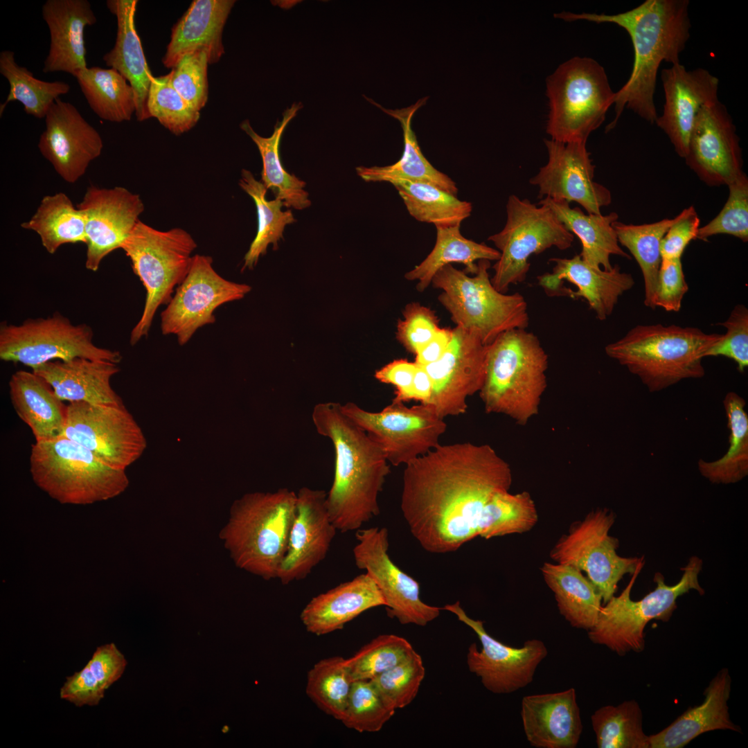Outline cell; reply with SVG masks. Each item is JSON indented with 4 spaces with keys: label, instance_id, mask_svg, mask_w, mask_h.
<instances>
[{
    "label": "cell",
    "instance_id": "8d00e7d4",
    "mask_svg": "<svg viewBox=\"0 0 748 748\" xmlns=\"http://www.w3.org/2000/svg\"><path fill=\"white\" fill-rule=\"evenodd\" d=\"M537 204L550 208L564 227L579 238L582 245L580 256L591 267L608 271L613 267L611 256L631 258L621 247L613 226L618 218L616 213L586 214L579 207L571 208L567 202L547 197L541 199Z\"/></svg>",
    "mask_w": 748,
    "mask_h": 748
},
{
    "label": "cell",
    "instance_id": "f546056e",
    "mask_svg": "<svg viewBox=\"0 0 748 748\" xmlns=\"http://www.w3.org/2000/svg\"><path fill=\"white\" fill-rule=\"evenodd\" d=\"M32 370L50 384L62 401L124 405L110 384L112 376L120 371L113 362L78 357L48 362Z\"/></svg>",
    "mask_w": 748,
    "mask_h": 748
},
{
    "label": "cell",
    "instance_id": "4fadbf2b",
    "mask_svg": "<svg viewBox=\"0 0 748 748\" xmlns=\"http://www.w3.org/2000/svg\"><path fill=\"white\" fill-rule=\"evenodd\" d=\"M92 328L73 324L59 312L47 318L28 319L21 324L1 323L0 359L33 368L48 362L75 358L104 359L118 364V351L98 347Z\"/></svg>",
    "mask_w": 748,
    "mask_h": 748
},
{
    "label": "cell",
    "instance_id": "4dcf8cb0",
    "mask_svg": "<svg viewBox=\"0 0 748 748\" xmlns=\"http://www.w3.org/2000/svg\"><path fill=\"white\" fill-rule=\"evenodd\" d=\"M233 0H195L172 29L170 40L162 58L167 68L174 67L186 55L204 51L209 64L224 53L222 32Z\"/></svg>",
    "mask_w": 748,
    "mask_h": 748
},
{
    "label": "cell",
    "instance_id": "5b68a950",
    "mask_svg": "<svg viewBox=\"0 0 748 748\" xmlns=\"http://www.w3.org/2000/svg\"><path fill=\"white\" fill-rule=\"evenodd\" d=\"M722 335L695 327L638 325L607 344L606 355L636 375L650 392L705 375L702 359Z\"/></svg>",
    "mask_w": 748,
    "mask_h": 748
},
{
    "label": "cell",
    "instance_id": "91938a15",
    "mask_svg": "<svg viewBox=\"0 0 748 748\" xmlns=\"http://www.w3.org/2000/svg\"><path fill=\"white\" fill-rule=\"evenodd\" d=\"M719 324L727 332L707 350L705 357H727L735 361L740 372H744L748 366V309L745 305H736L728 319Z\"/></svg>",
    "mask_w": 748,
    "mask_h": 748
},
{
    "label": "cell",
    "instance_id": "d4e9b609",
    "mask_svg": "<svg viewBox=\"0 0 748 748\" xmlns=\"http://www.w3.org/2000/svg\"><path fill=\"white\" fill-rule=\"evenodd\" d=\"M326 495L308 487L296 493L287 549L276 576L283 585L305 578L328 554L337 530L328 513Z\"/></svg>",
    "mask_w": 748,
    "mask_h": 748
},
{
    "label": "cell",
    "instance_id": "f907efd6",
    "mask_svg": "<svg viewBox=\"0 0 748 748\" xmlns=\"http://www.w3.org/2000/svg\"><path fill=\"white\" fill-rule=\"evenodd\" d=\"M538 520L535 502L526 491L512 494L497 492L486 506L478 529V536L486 540L532 529Z\"/></svg>",
    "mask_w": 748,
    "mask_h": 748
},
{
    "label": "cell",
    "instance_id": "3957f363",
    "mask_svg": "<svg viewBox=\"0 0 748 748\" xmlns=\"http://www.w3.org/2000/svg\"><path fill=\"white\" fill-rule=\"evenodd\" d=\"M312 420L335 451V472L326 506L337 530L357 531L380 513L378 497L391 472L379 446L335 402L315 404Z\"/></svg>",
    "mask_w": 748,
    "mask_h": 748
},
{
    "label": "cell",
    "instance_id": "6125c7cd",
    "mask_svg": "<svg viewBox=\"0 0 748 748\" xmlns=\"http://www.w3.org/2000/svg\"><path fill=\"white\" fill-rule=\"evenodd\" d=\"M688 290L681 258L661 259L654 297L655 308L679 312Z\"/></svg>",
    "mask_w": 748,
    "mask_h": 748
},
{
    "label": "cell",
    "instance_id": "c3c4849f",
    "mask_svg": "<svg viewBox=\"0 0 748 748\" xmlns=\"http://www.w3.org/2000/svg\"><path fill=\"white\" fill-rule=\"evenodd\" d=\"M239 185L253 199L257 211L256 235L244 256L242 267V269H252L259 258L266 253L269 244H272L274 248L277 247L278 240L283 238L285 227L294 222L295 218L290 209L282 211L281 208L285 206L280 199H267V188L250 171L242 170Z\"/></svg>",
    "mask_w": 748,
    "mask_h": 748
},
{
    "label": "cell",
    "instance_id": "03108f58",
    "mask_svg": "<svg viewBox=\"0 0 748 748\" xmlns=\"http://www.w3.org/2000/svg\"><path fill=\"white\" fill-rule=\"evenodd\" d=\"M453 335V329L440 328L433 337L415 355L414 362L427 366L438 361L447 349Z\"/></svg>",
    "mask_w": 748,
    "mask_h": 748
},
{
    "label": "cell",
    "instance_id": "11a10c76",
    "mask_svg": "<svg viewBox=\"0 0 748 748\" xmlns=\"http://www.w3.org/2000/svg\"><path fill=\"white\" fill-rule=\"evenodd\" d=\"M395 710L380 696L370 680L352 683L341 722L358 732H377L393 717Z\"/></svg>",
    "mask_w": 748,
    "mask_h": 748
},
{
    "label": "cell",
    "instance_id": "8992f818",
    "mask_svg": "<svg viewBox=\"0 0 748 748\" xmlns=\"http://www.w3.org/2000/svg\"><path fill=\"white\" fill-rule=\"evenodd\" d=\"M296 510V493L286 488L235 500L220 537L236 567L265 580L276 578Z\"/></svg>",
    "mask_w": 748,
    "mask_h": 748
},
{
    "label": "cell",
    "instance_id": "44dd1931",
    "mask_svg": "<svg viewBox=\"0 0 748 748\" xmlns=\"http://www.w3.org/2000/svg\"><path fill=\"white\" fill-rule=\"evenodd\" d=\"M486 346L472 332L453 328L450 344L436 362L423 366L432 382L428 403L443 418L464 414L467 400L481 389L485 372Z\"/></svg>",
    "mask_w": 748,
    "mask_h": 748
},
{
    "label": "cell",
    "instance_id": "836d02e7",
    "mask_svg": "<svg viewBox=\"0 0 748 748\" xmlns=\"http://www.w3.org/2000/svg\"><path fill=\"white\" fill-rule=\"evenodd\" d=\"M137 3L136 0L107 1V8L116 17L117 33L114 47L103 55V60L132 87L136 101L135 115L139 121H143L150 118L147 101L154 76L135 27Z\"/></svg>",
    "mask_w": 748,
    "mask_h": 748
},
{
    "label": "cell",
    "instance_id": "b9f144b4",
    "mask_svg": "<svg viewBox=\"0 0 748 748\" xmlns=\"http://www.w3.org/2000/svg\"><path fill=\"white\" fill-rule=\"evenodd\" d=\"M723 404L729 429V447L721 458L713 461L700 459L698 470L712 483H737L748 474V416L743 398L729 392Z\"/></svg>",
    "mask_w": 748,
    "mask_h": 748
},
{
    "label": "cell",
    "instance_id": "52a82bcc",
    "mask_svg": "<svg viewBox=\"0 0 748 748\" xmlns=\"http://www.w3.org/2000/svg\"><path fill=\"white\" fill-rule=\"evenodd\" d=\"M477 265L472 276L451 264L445 265L431 284L442 291L438 299L456 327L474 333L487 346L506 331L526 329L529 315L523 295L502 293L493 286L489 260H479Z\"/></svg>",
    "mask_w": 748,
    "mask_h": 748
},
{
    "label": "cell",
    "instance_id": "4316f807",
    "mask_svg": "<svg viewBox=\"0 0 748 748\" xmlns=\"http://www.w3.org/2000/svg\"><path fill=\"white\" fill-rule=\"evenodd\" d=\"M551 272L537 276L538 285L551 296H567L587 301L600 321L613 312L619 297L635 282L630 274L621 272L618 265L606 271L591 267L580 254L571 258H551Z\"/></svg>",
    "mask_w": 748,
    "mask_h": 748
},
{
    "label": "cell",
    "instance_id": "f6af8a7d",
    "mask_svg": "<svg viewBox=\"0 0 748 748\" xmlns=\"http://www.w3.org/2000/svg\"><path fill=\"white\" fill-rule=\"evenodd\" d=\"M397 189L409 213L416 220L436 226L461 225L472 213L470 202L458 199L433 185L408 180L391 183Z\"/></svg>",
    "mask_w": 748,
    "mask_h": 748
},
{
    "label": "cell",
    "instance_id": "ab89813d",
    "mask_svg": "<svg viewBox=\"0 0 748 748\" xmlns=\"http://www.w3.org/2000/svg\"><path fill=\"white\" fill-rule=\"evenodd\" d=\"M461 225L454 226H436V239L434 248L428 256L413 269L404 274L410 281L417 280L416 289L424 292L431 283L436 273L443 267L452 263L465 265L466 274H475L481 260L497 261L500 252L485 243H478L465 238L460 231Z\"/></svg>",
    "mask_w": 748,
    "mask_h": 748
},
{
    "label": "cell",
    "instance_id": "be15d7a7",
    "mask_svg": "<svg viewBox=\"0 0 748 748\" xmlns=\"http://www.w3.org/2000/svg\"><path fill=\"white\" fill-rule=\"evenodd\" d=\"M700 218L692 206L678 214L677 220L664 235L660 246L661 259L681 258L686 247L697 239Z\"/></svg>",
    "mask_w": 748,
    "mask_h": 748
},
{
    "label": "cell",
    "instance_id": "d6986e66",
    "mask_svg": "<svg viewBox=\"0 0 748 748\" xmlns=\"http://www.w3.org/2000/svg\"><path fill=\"white\" fill-rule=\"evenodd\" d=\"M355 538L357 544L353 549L355 564L375 581L389 617L402 625L425 626L439 616L442 608L423 602L418 582L391 559L386 528H360Z\"/></svg>",
    "mask_w": 748,
    "mask_h": 748
},
{
    "label": "cell",
    "instance_id": "7402d4cb",
    "mask_svg": "<svg viewBox=\"0 0 748 748\" xmlns=\"http://www.w3.org/2000/svg\"><path fill=\"white\" fill-rule=\"evenodd\" d=\"M684 159L709 186H727L743 172L740 139L727 108L719 100L699 112Z\"/></svg>",
    "mask_w": 748,
    "mask_h": 748
},
{
    "label": "cell",
    "instance_id": "003e7915",
    "mask_svg": "<svg viewBox=\"0 0 748 748\" xmlns=\"http://www.w3.org/2000/svg\"><path fill=\"white\" fill-rule=\"evenodd\" d=\"M432 388V382L425 368L417 364L413 381L412 400L428 403L431 396Z\"/></svg>",
    "mask_w": 748,
    "mask_h": 748
},
{
    "label": "cell",
    "instance_id": "e0dca14e",
    "mask_svg": "<svg viewBox=\"0 0 748 748\" xmlns=\"http://www.w3.org/2000/svg\"><path fill=\"white\" fill-rule=\"evenodd\" d=\"M211 256H193L190 270L161 313L163 335H175L180 345L186 344L199 328L215 323L220 305L242 299L251 290L246 284L229 281L213 267Z\"/></svg>",
    "mask_w": 748,
    "mask_h": 748
},
{
    "label": "cell",
    "instance_id": "6da1fadb",
    "mask_svg": "<svg viewBox=\"0 0 748 748\" xmlns=\"http://www.w3.org/2000/svg\"><path fill=\"white\" fill-rule=\"evenodd\" d=\"M513 482L510 465L488 444H439L405 465L401 510L431 553L457 551L478 536L488 504Z\"/></svg>",
    "mask_w": 748,
    "mask_h": 748
},
{
    "label": "cell",
    "instance_id": "681fc988",
    "mask_svg": "<svg viewBox=\"0 0 748 748\" xmlns=\"http://www.w3.org/2000/svg\"><path fill=\"white\" fill-rule=\"evenodd\" d=\"M591 720L598 748H650L642 711L635 700L602 706Z\"/></svg>",
    "mask_w": 748,
    "mask_h": 748
},
{
    "label": "cell",
    "instance_id": "277c9868",
    "mask_svg": "<svg viewBox=\"0 0 748 748\" xmlns=\"http://www.w3.org/2000/svg\"><path fill=\"white\" fill-rule=\"evenodd\" d=\"M548 355L539 338L513 329L486 346L485 372L479 391L485 411L526 425L539 412L547 386Z\"/></svg>",
    "mask_w": 748,
    "mask_h": 748
},
{
    "label": "cell",
    "instance_id": "d6a6232c",
    "mask_svg": "<svg viewBox=\"0 0 748 748\" xmlns=\"http://www.w3.org/2000/svg\"><path fill=\"white\" fill-rule=\"evenodd\" d=\"M731 686L729 670L722 668L705 689L700 705L688 708L667 727L648 736L650 748H682L700 735L714 730L740 732L729 712Z\"/></svg>",
    "mask_w": 748,
    "mask_h": 748
},
{
    "label": "cell",
    "instance_id": "e7e4bbea",
    "mask_svg": "<svg viewBox=\"0 0 748 748\" xmlns=\"http://www.w3.org/2000/svg\"><path fill=\"white\" fill-rule=\"evenodd\" d=\"M417 364L406 359H395L375 373V377L382 383L395 386L393 401L405 402L412 400V386Z\"/></svg>",
    "mask_w": 748,
    "mask_h": 748
},
{
    "label": "cell",
    "instance_id": "680465c9",
    "mask_svg": "<svg viewBox=\"0 0 748 748\" xmlns=\"http://www.w3.org/2000/svg\"><path fill=\"white\" fill-rule=\"evenodd\" d=\"M208 64L206 53L197 51L184 55L168 73L173 88L198 112L208 100Z\"/></svg>",
    "mask_w": 748,
    "mask_h": 748
},
{
    "label": "cell",
    "instance_id": "1f68e13d",
    "mask_svg": "<svg viewBox=\"0 0 748 748\" xmlns=\"http://www.w3.org/2000/svg\"><path fill=\"white\" fill-rule=\"evenodd\" d=\"M385 606L384 599L366 572L312 598L300 618L308 632L317 636L342 629L368 609Z\"/></svg>",
    "mask_w": 748,
    "mask_h": 748
},
{
    "label": "cell",
    "instance_id": "7bdbcfd3",
    "mask_svg": "<svg viewBox=\"0 0 748 748\" xmlns=\"http://www.w3.org/2000/svg\"><path fill=\"white\" fill-rule=\"evenodd\" d=\"M21 226L37 233L51 254L63 244L86 242L84 215L61 192L44 196L34 215Z\"/></svg>",
    "mask_w": 748,
    "mask_h": 748
},
{
    "label": "cell",
    "instance_id": "9a60e30c",
    "mask_svg": "<svg viewBox=\"0 0 748 748\" xmlns=\"http://www.w3.org/2000/svg\"><path fill=\"white\" fill-rule=\"evenodd\" d=\"M614 521V513L607 508L591 511L558 541L550 553L556 563L585 572L604 603L614 596L623 576L632 575L645 561L643 556L624 558L616 553L618 540L609 535Z\"/></svg>",
    "mask_w": 748,
    "mask_h": 748
},
{
    "label": "cell",
    "instance_id": "74e56055",
    "mask_svg": "<svg viewBox=\"0 0 748 748\" xmlns=\"http://www.w3.org/2000/svg\"><path fill=\"white\" fill-rule=\"evenodd\" d=\"M541 571L554 594L560 613L577 629L590 630L602 607V596L579 569L563 564L545 562Z\"/></svg>",
    "mask_w": 748,
    "mask_h": 748
},
{
    "label": "cell",
    "instance_id": "816d5d0a",
    "mask_svg": "<svg viewBox=\"0 0 748 748\" xmlns=\"http://www.w3.org/2000/svg\"><path fill=\"white\" fill-rule=\"evenodd\" d=\"M352 683L346 659L330 657L317 662L308 673L306 694L319 709L341 721Z\"/></svg>",
    "mask_w": 748,
    "mask_h": 748
},
{
    "label": "cell",
    "instance_id": "ac0fdd59",
    "mask_svg": "<svg viewBox=\"0 0 748 748\" xmlns=\"http://www.w3.org/2000/svg\"><path fill=\"white\" fill-rule=\"evenodd\" d=\"M441 608L454 614L477 635L481 648L479 650L475 643L470 645L467 664L470 671L480 678L488 691L495 694H508L533 682L537 666L548 654L542 641L528 639L520 648L512 647L488 634L483 622L470 618L459 601Z\"/></svg>",
    "mask_w": 748,
    "mask_h": 748
},
{
    "label": "cell",
    "instance_id": "83f0119b",
    "mask_svg": "<svg viewBox=\"0 0 748 748\" xmlns=\"http://www.w3.org/2000/svg\"><path fill=\"white\" fill-rule=\"evenodd\" d=\"M520 713L526 740L532 747H577L583 725L573 688L526 695L522 700Z\"/></svg>",
    "mask_w": 748,
    "mask_h": 748
},
{
    "label": "cell",
    "instance_id": "484cf974",
    "mask_svg": "<svg viewBox=\"0 0 748 748\" xmlns=\"http://www.w3.org/2000/svg\"><path fill=\"white\" fill-rule=\"evenodd\" d=\"M665 102L654 123L684 159L696 118L706 105L719 100V79L703 68L687 69L680 62L661 72Z\"/></svg>",
    "mask_w": 748,
    "mask_h": 748
},
{
    "label": "cell",
    "instance_id": "9c48e42d",
    "mask_svg": "<svg viewBox=\"0 0 748 748\" xmlns=\"http://www.w3.org/2000/svg\"><path fill=\"white\" fill-rule=\"evenodd\" d=\"M645 561L639 565L622 592L618 596H613L602 605L596 623L588 630V637L592 643L605 645L620 656L631 651H643L646 625L654 619L667 622L677 608L676 602L679 596L691 589L700 595L704 594L698 581L702 560L693 555L682 569L683 574L677 584L666 585L664 576L656 572L654 589L641 600H632V587Z\"/></svg>",
    "mask_w": 748,
    "mask_h": 748
},
{
    "label": "cell",
    "instance_id": "2e32d148",
    "mask_svg": "<svg viewBox=\"0 0 748 748\" xmlns=\"http://www.w3.org/2000/svg\"><path fill=\"white\" fill-rule=\"evenodd\" d=\"M62 436L87 448L105 465L123 470L147 447L141 427L125 405L69 402Z\"/></svg>",
    "mask_w": 748,
    "mask_h": 748
},
{
    "label": "cell",
    "instance_id": "ba28073f",
    "mask_svg": "<svg viewBox=\"0 0 748 748\" xmlns=\"http://www.w3.org/2000/svg\"><path fill=\"white\" fill-rule=\"evenodd\" d=\"M30 471L35 484L62 504L108 500L129 485L125 470L105 465L64 436L35 441L31 446Z\"/></svg>",
    "mask_w": 748,
    "mask_h": 748
},
{
    "label": "cell",
    "instance_id": "ffe728a7",
    "mask_svg": "<svg viewBox=\"0 0 748 748\" xmlns=\"http://www.w3.org/2000/svg\"><path fill=\"white\" fill-rule=\"evenodd\" d=\"M546 164L529 182L538 188V198L579 204L587 213L601 214L612 202L608 188L594 180L595 166L586 143L544 139Z\"/></svg>",
    "mask_w": 748,
    "mask_h": 748
},
{
    "label": "cell",
    "instance_id": "7a4b0ae2",
    "mask_svg": "<svg viewBox=\"0 0 748 748\" xmlns=\"http://www.w3.org/2000/svg\"><path fill=\"white\" fill-rule=\"evenodd\" d=\"M688 0H645L624 12L606 15L563 12L555 17L566 21L584 19L598 24L612 23L628 33L634 48L630 75L615 92V118L612 129L625 108L653 124L658 117L654 96L657 73L663 62L679 63L681 53L690 38L691 28Z\"/></svg>",
    "mask_w": 748,
    "mask_h": 748
},
{
    "label": "cell",
    "instance_id": "ee69618b",
    "mask_svg": "<svg viewBox=\"0 0 748 748\" xmlns=\"http://www.w3.org/2000/svg\"><path fill=\"white\" fill-rule=\"evenodd\" d=\"M75 78L89 107L101 119L130 121L136 111L134 91L116 70L87 67Z\"/></svg>",
    "mask_w": 748,
    "mask_h": 748
},
{
    "label": "cell",
    "instance_id": "7c38bea8",
    "mask_svg": "<svg viewBox=\"0 0 748 748\" xmlns=\"http://www.w3.org/2000/svg\"><path fill=\"white\" fill-rule=\"evenodd\" d=\"M509 196L506 204V222L503 229L488 237L500 252L492 266L493 286L506 293L510 285L523 283L530 269V257L553 247L560 250L570 248L574 235L546 206Z\"/></svg>",
    "mask_w": 748,
    "mask_h": 748
},
{
    "label": "cell",
    "instance_id": "8fae6325",
    "mask_svg": "<svg viewBox=\"0 0 748 748\" xmlns=\"http://www.w3.org/2000/svg\"><path fill=\"white\" fill-rule=\"evenodd\" d=\"M196 247L183 229L159 231L141 220L121 245L146 291L141 317L131 331L132 345L148 336L157 309L170 302L175 287L186 277Z\"/></svg>",
    "mask_w": 748,
    "mask_h": 748
},
{
    "label": "cell",
    "instance_id": "f5cc1de1",
    "mask_svg": "<svg viewBox=\"0 0 748 748\" xmlns=\"http://www.w3.org/2000/svg\"><path fill=\"white\" fill-rule=\"evenodd\" d=\"M414 651L403 637L380 634L346 659V664L353 682L371 680L407 659Z\"/></svg>",
    "mask_w": 748,
    "mask_h": 748
},
{
    "label": "cell",
    "instance_id": "6f0895ef",
    "mask_svg": "<svg viewBox=\"0 0 748 748\" xmlns=\"http://www.w3.org/2000/svg\"><path fill=\"white\" fill-rule=\"evenodd\" d=\"M729 196L720 212L700 227L697 238L707 240L717 234H728L748 241V178L743 172L727 185Z\"/></svg>",
    "mask_w": 748,
    "mask_h": 748
},
{
    "label": "cell",
    "instance_id": "603a6c76",
    "mask_svg": "<svg viewBox=\"0 0 748 748\" xmlns=\"http://www.w3.org/2000/svg\"><path fill=\"white\" fill-rule=\"evenodd\" d=\"M77 207L85 221V267L92 271H98L105 257L121 249L144 211L140 196L122 186L91 185Z\"/></svg>",
    "mask_w": 748,
    "mask_h": 748
},
{
    "label": "cell",
    "instance_id": "bcb514c9",
    "mask_svg": "<svg viewBox=\"0 0 748 748\" xmlns=\"http://www.w3.org/2000/svg\"><path fill=\"white\" fill-rule=\"evenodd\" d=\"M672 219L644 224H613L619 244L627 248L637 262L644 281V305L655 309L654 297L657 276L661 262L660 246L668 229L677 220Z\"/></svg>",
    "mask_w": 748,
    "mask_h": 748
},
{
    "label": "cell",
    "instance_id": "db71d44e",
    "mask_svg": "<svg viewBox=\"0 0 748 748\" xmlns=\"http://www.w3.org/2000/svg\"><path fill=\"white\" fill-rule=\"evenodd\" d=\"M149 115L172 133L179 135L192 129L198 122L199 112L190 107L173 88L169 74L154 77L148 92Z\"/></svg>",
    "mask_w": 748,
    "mask_h": 748
},
{
    "label": "cell",
    "instance_id": "e575fe53",
    "mask_svg": "<svg viewBox=\"0 0 748 748\" xmlns=\"http://www.w3.org/2000/svg\"><path fill=\"white\" fill-rule=\"evenodd\" d=\"M366 99L400 121L403 130L404 150L401 158L392 165L357 167L356 172L359 177L368 182L386 181L391 184L398 180L423 182L456 195L458 192L456 183L447 175L435 168L425 158L411 128L413 116L420 107L425 105L428 97L420 98L415 104L400 109H387L373 100Z\"/></svg>",
    "mask_w": 748,
    "mask_h": 748
},
{
    "label": "cell",
    "instance_id": "94428289",
    "mask_svg": "<svg viewBox=\"0 0 748 748\" xmlns=\"http://www.w3.org/2000/svg\"><path fill=\"white\" fill-rule=\"evenodd\" d=\"M397 324L396 338L409 353H416L433 337L439 326L435 312L418 302L409 303Z\"/></svg>",
    "mask_w": 748,
    "mask_h": 748
},
{
    "label": "cell",
    "instance_id": "9f6ffc18",
    "mask_svg": "<svg viewBox=\"0 0 748 748\" xmlns=\"http://www.w3.org/2000/svg\"><path fill=\"white\" fill-rule=\"evenodd\" d=\"M425 675L422 657L414 651L407 659L370 681L384 701L396 711L412 702Z\"/></svg>",
    "mask_w": 748,
    "mask_h": 748
},
{
    "label": "cell",
    "instance_id": "30bf717a",
    "mask_svg": "<svg viewBox=\"0 0 748 748\" xmlns=\"http://www.w3.org/2000/svg\"><path fill=\"white\" fill-rule=\"evenodd\" d=\"M546 133L564 143H586L614 105L615 92L604 68L590 57H575L561 64L546 80Z\"/></svg>",
    "mask_w": 748,
    "mask_h": 748
},
{
    "label": "cell",
    "instance_id": "60d3db41",
    "mask_svg": "<svg viewBox=\"0 0 748 748\" xmlns=\"http://www.w3.org/2000/svg\"><path fill=\"white\" fill-rule=\"evenodd\" d=\"M126 665L124 655L114 643L97 647L84 667L66 677L60 698L78 707L98 705L105 691L122 676Z\"/></svg>",
    "mask_w": 748,
    "mask_h": 748
},
{
    "label": "cell",
    "instance_id": "f35d334b",
    "mask_svg": "<svg viewBox=\"0 0 748 748\" xmlns=\"http://www.w3.org/2000/svg\"><path fill=\"white\" fill-rule=\"evenodd\" d=\"M302 107L301 103H293L283 114L282 120L274 125L273 134L269 137L258 134L251 127L249 121L245 120L241 129L256 143L262 161L261 181L267 190L270 189L275 197L284 203L285 207L302 210L311 205L309 193L305 190V182L288 173L283 168L279 157V144L283 133Z\"/></svg>",
    "mask_w": 748,
    "mask_h": 748
},
{
    "label": "cell",
    "instance_id": "7dc6e473",
    "mask_svg": "<svg viewBox=\"0 0 748 748\" xmlns=\"http://www.w3.org/2000/svg\"><path fill=\"white\" fill-rule=\"evenodd\" d=\"M0 73L10 84L6 100L0 106L1 116L9 103L17 100L24 105L27 114L45 118L55 100L70 90L69 84L63 81L47 82L35 78L27 68L16 62L15 53L11 51L0 53Z\"/></svg>",
    "mask_w": 748,
    "mask_h": 748
},
{
    "label": "cell",
    "instance_id": "5bb4252c",
    "mask_svg": "<svg viewBox=\"0 0 748 748\" xmlns=\"http://www.w3.org/2000/svg\"><path fill=\"white\" fill-rule=\"evenodd\" d=\"M343 412L379 446L389 464L407 465L437 447L445 433V418L429 403L408 407L392 400L377 412L354 402L341 404Z\"/></svg>",
    "mask_w": 748,
    "mask_h": 748
},
{
    "label": "cell",
    "instance_id": "f1b7e54d",
    "mask_svg": "<svg viewBox=\"0 0 748 748\" xmlns=\"http://www.w3.org/2000/svg\"><path fill=\"white\" fill-rule=\"evenodd\" d=\"M42 15L51 37L42 71H63L75 77L87 67L84 31L97 21L91 3L87 0H47Z\"/></svg>",
    "mask_w": 748,
    "mask_h": 748
},
{
    "label": "cell",
    "instance_id": "d590c367",
    "mask_svg": "<svg viewBox=\"0 0 748 748\" xmlns=\"http://www.w3.org/2000/svg\"><path fill=\"white\" fill-rule=\"evenodd\" d=\"M8 386L12 406L32 430L35 441L62 436L66 406L44 378L33 371L19 370L12 375Z\"/></svg>",
    "mask_w": 748,
    "mask_h": 748
},
{
    "label": "cell",
    "instance_id": "cb8c5ba5",
    "mask_svg": "<svg viewBox=\"0 0 748 748\" xmlns=\"http://www.w3.org/2000/svg\"><path fill=\"white\" fill-rule=\"evenodd\" d=\"M45 125L38 143L41 154L65 181L76 182L101 154L100 134L73 105L59 98L47 112Z\"/></svg>",
    "mask_w": 748,
    "mask_h": 748
}]
</instances>
